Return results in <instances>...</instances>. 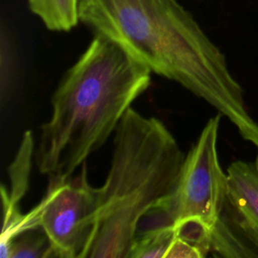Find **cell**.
Returning <instances> with one entry per match:
<instances>
[{"mask_svg": "<svg viewBox=\"0 0 258 258\" xmlns=\"http://www.w3.org/2000/svg\"><path fill=\"white\" fill-rule=\"evenodd\" d=\"M98 220V187L89 182L85 162L76 176L49 178L45 196L24 214L15 237L41 229L49 243V257L88 258Z\"/></svg>", "mask_w": 258, "mask_h": 258, "instance_id": "obj_4", "label": "cell"}, {"mask_svg": "<svg viewBox=\"0 0 258 258\" xmlns=\"http://www.w3.org/2000/svg\"><path fill=\"white\" fill-rule=\"evenodd\" d=\"M151 71L111 39L95 33L51 98L35 149L40 173L69 177L114 134L150 85Z\"/></svg>", "mask_w": 258, "mask_h": 258, "instance_id": "obj_2", "label": "cell"}, {"mask_svg": "<svg viewBox=\"0 0 258 258\" xmlns=\"http://www.w3.org/2000/svg\"><path fill=\"white\" fill-rule=\"evenodd\" d=\"M185 154L155 117L127 110L114 132L99 220L88 258H128L140 222L172 194Z\"/></svg>", "mask_w": 258, "mask_h": 258, "instance_id": "obj_3", "label": "cell"}, {"mask_svg": "<svg viewBox=\"0 0 258 258\" xmlns=\"http://www.w3.org/2000/svg\"><path fill=\"white\" fill-rule=\"evenodd\" d=\"M173 236L171 225L148 227L135 237L128 258H164Z\"/></svg>", "mask_w": 258, "mask_h": 258, "instance_id": "obj_9", "label": "cell"}, {"mask_svg": "<svg viewBox=\"0 0 258 258\" xmlns=\"http://www.w3.org/2000/svg\"><path fill=\"white\" fill-rule=\"evenodd\" d=\"M80 21L206 101L258 151V123L225 54L177 0H80Z\"/></svg>", "mask_w": 258, "mask_h": 258, "instance_id": "obj_1", "label": "cell"}, {"mask_svg": "<svg viewBox=\"0 0 258 258\" xmlns=\"http://www.w3.org/2000/svg\"><path fill=\"white\" fill-rule=\"evenodd\" d=\"M225 213L258 253V156L236 160L227 168Z\"/></svg>", "mask_w": 258, "mask_h": 258, "instance_id": "obj_6", "label": "cell"}, {"mask_svg": "<svg viewBox=\"0 0 258 258\" xmlns=\"http://www.w3.org/2000/svg\"><path fill=\"white\" fill-rule=\"evenodd\" d=\"M40 257H49V243L41 229L24 231L12 239L8 258Z\"/></svg>", "mask_w": 258, "mask_h": 258, "instance_id": "obj_10", "label": "cell"}, {"mask_svg": "<svg viewBox=\"0 0 258 258\" xmlns=\"http://www.w3.org/2000/svg\"><path fill=\"white\" fill-rule=\"evenodd\" d=\"M28 7L51 31H70L80 22V0H28Z\"/></svg>", "mask_w": 258, "mask_h": 258, "instance_id": "obj_8", "label": "cell"}, {"mask_svg": "<svg viewBox=\"0 0 258 258\" xmlns=\"http://www.w3.org/2000/svg\"><path fill=\"white\" fill-rule=\"evenodd\" d=\"M204 254L194 245L174 234L164 258H204Z\"/></svg>", "mask_w": 258, "mask_h": 258, "instance_id": "obj_11", "label": "cell"}, {"mask_svg": "<svg viewBox=\"0 0 258 258\" xmlns=\"http://www.w3.org/2000/svg\"><path fill=\"white\" fill-rule=\"evenodd\" d=\"M34 153L33 134L28 130L23 134L14 159L8 168L10 186L6 188L2 185L1 188L3 204V227L0 238L1 258H8L10 243L24 216L20 211V202L29 186Z\"/></svg>", "mask_w": 258, "mask_h": 258, "instance_id": "obj_7", "label": "cell"}, {"mask_svg": "<svg viewBox=\"0 0 258 258\" xmlns=\"http://www.w3.org/2000/svg\"><path fill=\"white\" fill-rule=\"evenodd\" d=\"M222 115L210 118L186 153L176 185L161 206L148 216L149 227L196 221L211 231L221 221L227 203V172L218 155V133Z\"/></svg>", "mask_w": 258, "mask_h": 258, "instance_id": "obj_5", "label": "cell"}]
</instances>
